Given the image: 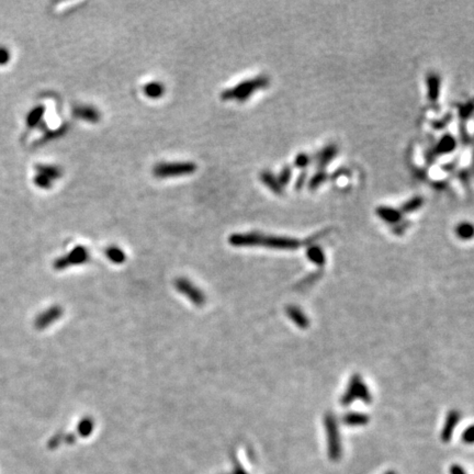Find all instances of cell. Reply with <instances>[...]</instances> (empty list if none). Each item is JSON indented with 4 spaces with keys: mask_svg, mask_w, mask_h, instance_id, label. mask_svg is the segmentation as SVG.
Listing matches in <instances>:
<instances>
[{
    "mask_svg": "<svg viewBox=\"0 0 474 474\" xmlns=\"http://www.w3.org/2000/svg\"><path fill=\"white\" fill-rule=\"evenodd\" d=\"M269 86V78L266 76H258L256 78L248 79V81H244L239 83L236 86H234L230 89L224 90L221 94V99L224 101H238V102H244L250 98L254 93L257 90L265 89Z\"/></svg>",
    "mask_w": 474,
    "mask_h": 474,
    "instance_id": "6da1fadb",
    "label": "cell"
},
{
    "mask_svg": "<svg viewBox=\"0 0 474 474\" xmlns=\"http://www.w3.org/2000/svg\"><path fill=\"white\" fill-rule=\"evenodd\" d=\"M195 163L192 162H173V163H159L153 168V174L158 179H166L187 176L196 172Z\"/></svg>",
    "mask_w": 474,
    "mask_h": 474,
    "instance_id": "7a4b0ae2",
    "label": "cell"
},
{
    "mask_svg": "<svg viewBox=\"0 0 474 474\" xmlns=\"http://www.w3.org/2000/svg\"><path fill=\"white\" fill-rule=\"evenodd\" d=\"M356 398H360L365 403L371 402V394L369 388L367 387L359 375L351 377L347 390H346L343 397L340 398V404L343 406H348Z\"/></svg>",
    "mask_w": 474,
    "mask_h": 474,
    "instance_id": "3957f363",
    "label": "cell"
},
{
    "mask_svg": "<svg viewBox=\"0 0 474 474\" xmlns=\"http://www.w3.org/2000/svg\"><path fill=\"white\" fill-rule=\"evenodd\" d=\"M325 427L327 433V444H328V457L332 461H337L342 456V444H340V437L338 431L337 420L333 414H327L325 417Z\"/></svg>",
    "mask_w": 474,
    "mask_h": 474,
    "instance_id": "277c9868",
    "label": "cell"
},
{
    "mask_svg": "<svg viewBox=\"0 0 474 474\" xmlns=\"http://www.w3.org/2000/svg\"><path fill=\"white\" fill-rule=\"evenodd\" d=\"M303 244H305V242H301L296 238L285 236H268L262 234L259 246L281 250H294L300 248Z\"/></svg>",
    "mask_w": 474,
    "mask_h": 474,
    "instance_id": "5b68a950",
    "label": "cell"
},
{
    "mask_svg": "<svg viewBox=\"0 0 474 474\" xmlns=\"http://www.w3.org/2000/svg\"><path fill=\"white\" fill-rule=\"evenodd\" d=\"M87 258V249L83 246H77L76 248H74L67 256L58 259L55 264V267L60 269L65 268L67 266L84 263Z\"/></svg>",
    "mask_w": 474,
    "mask_h": 474,
    "instance_id": "8992f818",
    "label": "cell"
},
{
    "mask_svg": "<svg viewBox=\"0 0 474 474\" xmlns=\"http://www.w3.org/2000/svg\"><path fill=\"white\" fill-rule=\"evenodd\" d=\"M73 114L75 118L90 122V123H97L101 119L99 110L92 105H76L73 109Z\"/></svg>",
    "mask_w": 474,
    "mask_h": 474,
    "instance_id": "52a82bcc",
    "label": "cell"
},
{
    "mask_svg": "<svg viewBox=\"0 0 474 474\" xmlns=\"http://www.w3.org/2000/svg\"><path fill=\"white\" fill-rule=\"evenodd\" d=\"M460 420V413L458 411H451L448 415H447L446 422L444 425L443 431H441V439H443L444 443H449L451 440L452 434H454V430L456 428V426L458 425Z\"/></svg>",
    "mask_w": 474,
    "mask_h": 474,
    "instance_id": "ba28073f",
    "label": "cell"
},
{
    "mask_svg": "<svg viewBox=\"0 0 474 474\" xmlns=\"http://www.w3.org/2000/svg\"><path fill=\"white\" fill-rule=\"evenodd\" d=\"M285 312L287 314V316L294 322V324L297 327H300L302 329H306L308 326H310V321H308V318L305 316V314L303 313L299 307H296L294 305H289L286 306Z\"/></svg>",
    "mask_w": 474,
    "mask_h": 474,
    "instance_id": "9c48e42d",
    "label": "cell"
},
{
    "mask_svg": "<svg viewBox=\"0 0 474 474\" xmlns=\"http://www.w3.org/2000/svg\"><path fill=\"white\" fill-rule=\"evenodd\" d=\"M377 214L390 224H396L402 218L401 211L393 209L391 206H379L377 209Z\"/></svg>",
    "mask_w": 474,
    "mask_h": 474,
    "instance_id": "30bf717a",
    "label": "cell"
},
{
    "mask_svg": "<svg viewBox=\"0 0 474 474\" xmlns=\"http://www.w3.org/2000/svg\"><path fill=\"white\" fill-rule=\"evenodd\" d=\"M177 285L179 287V290L180 289L189 290V291H184V293L187 294L190 297V300H192L194 303H199V304L203 303L204 301L203 294H201V292L198 289H195V287H193L192 290V284H190L189 282H187V280H179Z\"/></svg>",
    "mask_w": 474,
    "mask_h": 474,
    "instance_id": "8fae6325",
    "label": "cell"
},
{
    "mask_svg": "<svg viewBox=\"0 0 474 474\" xmlns=\"http://www.w3.org/2000/svg\"><path fill=\"white\" fill-rule=\"evenodd\" d=\"M457 146V142L454 137L451 135H445L439 143L437 144V146L435 148V153L437 155H444V154H449L451 152H454V150Z\"/></svg>",
    "mask_w": 474,
    "mask_h": 474,
    "instance_id": "7c38bea8",
    "label": "cell"
},
{
    "mask_svg": "<svg viewBox=\"0 0 474 474\" xmlns=\"http://www.w3.org/2000/svg\"><path fill=\"white\" fill-rule=\"evenodd\" d=\"M428 98L431 101H437L440 94V77L436 74H429L427 77Z\"/></svg>",
    "mask_w": 474,
    "mask_h": 474,
    "instance_id": "4fadbf2b",
    "label": "cell"
},
{
    "mask_svg": "<svg viewBox=\"0 0 474 474\" xmlns=\"http://www.w3.org/2000/svg\"><path fill=\"white\" fill-rule=\"evenodd\" d=\"M35 169L38 174L45 176L52 181L61 178L63 174L62 169L58 166H54V165H36Z\"/></svg>",
    "mask_w": 474,
    "mask_h": 474,
    "instance_id": "5bb4252c",
    "label": "cell"
},
{
    "mask_svg": "<svg viewBox=\"0 0 474 474\" xmlns=\"http://www.w3.org/2000/svg\"><path fill=\"white\" fill-rule=\"evenodd\" d=\"M343 422L347 426H365L369 423V416L362 413H348L343 417Z\"/></svg>",
    "mask_w": 474,
    "mask_h": 474,
    "instance_id": "9a60e30c",
    "label": "cell"
},
{
    "mask_svg": "<svg viewBox=\"0 0 474 474\" xmlns=\"http://www.w3.org/2000/svg\"><path fill=\"white\" fill-rule=\"evenodd\" d=\"M337 153H338V148L336 147V145H329L327 147H325L318 155V159H317L318 166L321 168L326 166V165L331 163L335 158V156L337 155Z\"/></svg>",
    "mask_w": 474,
    "mask_h": 474,
    "instance_id": "2e32d148",
    "label": "cell"
},
{
    "mask_svg": "<svg viewBox=\"0 0 474 474\" xmlns=\"http://www.w3.org/2000/svg\"><path fill=\"white\" fill-rule=\"evenodd\" d=\"M60 314H61L60 308H56V307L51 308V310L43 313L42 315L39 316L38 319H36V323H35L36 327L44 328L46 326H49V324L51 322H54L55 319L60 316Z\"/></svg>",
    "mask_w": 474,
    "mask_h": 474,
    "instance_id": "e0dca14e",
    "label": "cell"
},
{
    "mask_svg": "<svg viewBox=\"0 0 474 474\" xmlns=\"http://www.w3.org/2000/svg\"><path fill=\"white\" fill-rule=\"evenodd\" d=\"M260 180H262L271 191H274L275 193L282 194V192H284V190H282V187L278 183V180H277V178L271 173L263 172L262 174H260Z\"/></svg>",
    "mask_w": 474,
    "mask_h": 474,
    "instance_id": "ac0fdd59",
    "label": "cell"
},
{
    "mask_svg": "<svg viewBox=\"0 0 474 474\" xmlns=\"http://www.w3.org/2000/svg\"><path fill=\"white\" fill-rule=\"evenodd\" d=\"M164 93H165V87L162 83L153 82V83H148L144 86V94L151 99L161 98L164 95Z\"/></svg>",
    "mask_w": 474,
    "mask_h": 474,
    "instance_id": "d6986e66",
    "label": "cell"
},
{
    "mask_svg": "<svg viewBox=\"0 0 474 474\" xmlns=\"http://www.w3.org/2000/svg\"><path fill=\"white\" fill-rule=\"evenodd\" d=\"M45 112V108L43 105H38L35 108L32 109L28 116H26V124H28L29 127H35L38 125L40 122L42 121V118H43Z\"/></svg>",
    "mask_w": 474,
    "mask_h": 474,
    "instance_id": "ffe728a7",
    "label": "cell"
},
{
    "mask_svg": "<svg viewBox=\"0 0 474 474\" xmlns=\"http://www.w3.org/2000/svg\"><path fill=\"white\" fill-rule=\"evenodd\" d=\"M306 256L315 265L322 266L325 263V255L323 250L318 246H315V245H312V246L307 249Z\"/></svg>",
    "mask_w": 474,
    "mask_h": 474,
    "instance_id": "44dd1931",
    "label": "cell"
},
{
    "mask_svg": "<svg viewBox=\"0 0 474 474\" xmlns=\"http://www.w3.org/2000/svg\"><path fill=\"white\" fill-rule=\"evenodd\" d=\"M423 204H424V199L422 198V196H414V198H412L411 200H408L407 202H405V203L402 205L401 211L403 213H412V212H415L416 210H418L419 207H422Z\"/></svg>",
    "mask_w": 474,
    "mask_h": 474,
    "instance_id": "7402d4cb",
    "label": "cell"
},
{
    "mask_svg": "<svg viewBox=\"0 0 474 474\" xmlns=\"http://www.w3.org/2000/svg\"><path fill=\"white\" fill-rule=\"evenodd\" d=\"M68 131V124H64L62 125L61 127H58L57 130H53V131H49V132H46L44 136L41 138V144H43V143H46V142H50V141H53V140H56V138H60L61 136H63L64 134H66V132Z\"/></svg>",
    "mask_w": 474,
    "mask_h": 474,
    "instance_id": "603a6c76",
    "label": "cell"
},
{
    "mask_svg": "<svg viewBox=\"0 0 474 474\" xmlns=\"http://www.w3.org/2000/svg\"><path fill=\"white\" fill-rule=\"evenodd\" d=\"M457 234L462 239H470L473 235V227L469 223H462L461 225L458 226Z\"/></svg>",
    "mask_w": 474,
    "mask_h": 474,
    "instance_id": "cb8c5ba5",
    "label": "cell"
},
{
    "mask_svg": "<svg viewBox=\"0 0 474 474\" xmlns=\"http://www.w3.org/2000/svg\"><path fill=\"white\" fill-rule=\"evenodd\" d=\"M33 183L41 189H50L52 187V180L41 174H36L33 178Z\"/></svg>",
    "mask_w": 474,
    "mask_h": 474,
    "instance_id": "d4e9b609",
    "label": "cell"
},
{
    "mask_svg": "<svg viewBox=\"0 0 474 474\" xmlns=\"http://www.w3.org/2000/svg\"><path fill=\"white\" fill-rule=\"evenodd\" d=\"M106 255H108V257L112 260V262H115V263H121L122 260H124L125 258L124 253L118 247L108 248V250H106Z\"/></svg>",
    "mask_w": 474,
    "mask_h": 474,
    "instance_id": "484cf974",
    "label": "cell"
},
{
    "mask_svg": "<svg viewBox=\"0 0 474 474\" xmlns=\"http://www.w3.org/2000/svg\"><path fill=\"white\" fill-rule=\"evenodd\" d=\"M291 176H292V169L289 166H285L281 170L279 174V177L277 178L281 187H284V186L287 185V183H289L291 179Z\"/></svg>",
    "mask_w": 474,
    "mask_h": 474,
    "instance_id": "4316f807",
    "label": "cell"
},
{
    "mask_svg": "<svg viewBox=\"0 0 474 474\" xmlns=\"http://www.w3.org/2000/svg\"><path fill=\"white\" fill-rule=\"evenodd\" d=\"M325 179H326V174L325 173H318V174H315L312 177V179L310 180V184H308V187H310L311 190H315L317 189L319 186H321Z\"/></svg>",
    "mask_w": 474,
    "mask_h": 474,
    "instance_id": "83f0119b",
    "label": "cell"
},
{
    "mask_svg": "<svg viewBox=\"0 0 474 474\" xmlns=\"http://www.w3.org/2000/svg\"><path fill=\"white\" fill-rule=\"evenodd\" d=\"M308 163H310V157H308L306 154H300V155H297L296 158H295V166L296 167H300V168H303V167H306Z\"/></svg>",
    "mask_w": 474,
    "mask_h": 474,
    "instance_id": "f1b7e54d",
    "label": "cell"
},
{
    "mask_svg": "<svg viewBox=\"0 0 474 474\" xmlns=\"http://www.w3.org/2000/svg\"><path fill=\"white\" fill-rule=\"evenodd\" d=\"M10 61V52L4 46H0V66H3Z\"/></svg>",
    "mask_w": 474,
    "mask_h": 474,
    "instance_id": "f546056e",
    "label": "cell"
},
{
    "mask_svg": "<svg viewBox=\"0 0 474 474\" xmlns=\"http://www.w3.org/2000/svg\"><path fill=\"white\" fill-rule=\"evenodd\" d=\"M472 110H473V106H472V103H471V102H469V103L466 104V105H461L460 108H459V112H460L461 118H462V119H468L469 116L471 115Z\"/></svg>",
    "mask_w": 474,
    "mask_h": 474,
    "instance_id": "4dcf8cb0",
    "label": "cell"
},
{
    "mask_svg": "<svg viewBox=\"0 0 474 474\" xmlns=\"http://www.w3.org/2000/svg\"><path fill=\"white\" fill-rule=\"evenodd\" d=\"M462 441L466 444H472L473 443V427L470 426L465 433L462 434Z\"/></svg>",
    "mask_w": 474,
    "mask_h": 474,
    "instance_id": "1f68e13d",
    "label": "cell"
},
{
    "mask_svg": "<svg viewBox=\"0 0 474 474\" xmlns=\"http://www.w3.org/2000/svg\"><path fill=\"white\" fill-rule=\"evenodd\" d=\"M319 276H321V274H319V273H317V274H314V275H310V276L306 277V278H305L304 280H303V281L301 282V284H299V286H306V285H308V284H313L314 281L317 280V278H318Z\"/></svg>",
    "mask_w": 474,
    "mask_h": 474,
    "instance_id": "d6a6232c",
    "label": "cell"
},
{
    "mask_svg": "<svg viewBox=\"0 0 474 474\" xmlns=\"http://www.w3.org/2000/svg\"><path fill=\"white\" fill-rule=\"evenodd\" d=\"M450 120H451V114L447 115L443 121H435L433 123V126L435 127V129H444V127L449 123Z\"/></svg>",
    "mask_w": 474,
    "mask_h": 474,
    "instance_id": "836d02e7",
    "label": "cell"
},
{
    "mask_svg": "<svg viewBox=\"0 0 474 474\" xmlns=\"http://www.w3.org/2000/svg\"><path fill=\"white\" fill-rule=\"evenodd\" d=\"M306 183V174L305 173H302L300 176H299V178H297L296 180V183H295V188L296 189H301L303 186L305 185Z\"/></svg>",
    "mask_w": 474,
    "mask_h": 474,
    "instance_id": "e575fe53",
    "label": "cell"
},
{
    "mask_svg": "<svg viewBox=\"0 0 474 474\" xmlns=\"http://www.w3.org/2000/svg\"><path fill=\"white\" fill-rule=\"evenodd\" d=\"M450 474H467V472L459 465H452L450 467Z\"/></svg>",
    "mask_w": 474,
    "mask_h": 474,
    "instance_id": "d590c367",
    "label": "cell"
},
{
    "mask_svg": "<svg viewBox=\"0 0 474 474\" xmlns=\"http://www.w3.org/2000/svg\"><path fill=\"white\" fill-rule=\"evenodd\" d=\"M384 474H396V472H394V471H387V472L384 473Z\"/></svg>",
    "mask_w": 474,
    "mask_h": 474,
    "instance_id": "8d00e7d4",
    "label": "cell"
}]
</instances>
